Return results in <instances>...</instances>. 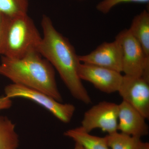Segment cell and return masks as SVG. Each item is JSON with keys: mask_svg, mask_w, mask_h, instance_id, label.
I'll list each match as a JSON object with an SVG mask.
<instances>
[{"mask_svg": "<svg viewBox=\"0 0 149 149\" xmlns=\"http://www.w3.org/2000/svg\"><path fill=\"white\" fill-rule=\"evenodd\" d=\"M29 0H0V13L9 17L27 14Z\"/></svg>", "mask_w": 149, "mask_h": 149, "instance_id": "obj_15", "label": "cell"}, {"mask_svg": "<svg viewBox=\"0 0 149 149\" xmlns=\"http://www.w3.org/2000/svg\"><path fill=\"white\" fill-rule=\"evenodd\" d=\"M136 149H149V143L142 142L141 140L138 143Z\"/></svg>", "mask_w": 149, "mask_h": 149, "instance_id": "obj_19", "label": "cell"}, {"mask_svg": "<svg viewBox=\"0 0 149 149\" xmlns=\"http://www.w3.org/2000/svg\"><path fill=\"white\" fill-rule=\"evenodd\" d=\"M124 101L149 118V80L143 77L125 75L118 92Z\"/></svg>", "mask_w": 149, "mask_h": 149, "instance_id": "obj_7", "label": "cell"}, {"mask_svg": "<svg viewBox=\"0 0 149 149\" xmlns=\"http://www.w3.org/2000/svg\"><path fill=\"white\" fill-rule=\"evenodd\" d=\"M4 91L9 98H23L39 104L63 123L71 121L75 111L72 104L62 103L48 94L22 85L12 83L6 86Z\"/></svg>", "mask_w": 149, "mask_h": 149, "instance_id": "obj_4", "label": "cell"}, {"mask_svg": "<svg viewBox=\"0 0 149 149\" xmlns=\"http://www.w3.org/2000/svg\"><path fill=\"white\" fill-rule=\"evenodd\" d=\"M9 17L0 13V55H2Z\"/></svg>", "mask_w": 149, "mask_h": 149, "instance_id": "obj_17", "label": "cell"}, {"mask_svg": "<svg viewBox=\"0 0 149 149\" xmlns=\"http://www.w3.org/2000/svg\"><path fill=\"white\" fill-rule=\"evenodd\" d=\"M74 149H85V148L82 145L78 143H75Z\"/></svg>", "mask_w": 149, "mask_h": 149, "instance_id": "obj_20", "label": "cell"}, {"mask_svg": "<svg viewBox=\"0 0 149 149\" xmlns=\"http://www.w3.org/2000/svg\"><path fill=\"white\" fill-rule=\"evenodd\" d=\"M64 135L82 145L85 149H111L105 137L93 136L80 127L66 130Z\"/></svg>", "mask_w": 149, "mask_h": 149, "instance_id": "obj_12", "label": "cell"}, {"mask_svg": "<svg viewBox=\"0 0 149 149\" xmlns=\"http://www.w3.org/2000/svg\"><path fill=\"white\" fill-rule=\"evenodd\" d=\"M146 118L124 101L118 104V131L133 137L141 138L149 133Z\"/></svg>", "mask_w": 149, "mask_h": 149, "instance_id": "obj_10", "label": "cell"}, {"mask_svg": "<svg viewBox=\"0 0 149 149\" xmlns=\"http://www.w3.org/2000/svg\"><path fill=\"white\" fill-rule=\"evenodd\" d=\"M127 2L149 3V0H103L97 5L96 8L102 13L107 14L116 6Z\"/></svg>", "mask_w": 149, "mask_h": 149, "instance_id": "obj_16", "label": "cell"}, {"mask_svg": "<svg viewBox=\"0 0 149 149\" xmlns=\"http://www.w3.org/2000/svg\"><path fill=\"white\" fill-rule=\"evenodd\" d=\"M118 113V104L100 102L85 112L80 127L88 133L96 128L108 134L117 132Z\"/></svg>", "mask_w": 149, "mask_h": 149, "instance_id": "obj_6", "label": "cell"}, {"mask_svg": "<svg viewBox=\"0 0 149 149\" xmlns=\"http://www.w3.org/2000/svg\"><path fill=\"white\" fill-rule=\"evenodd\" d=\"M12 105V102L11 99L6 96L0 97V111L3 110L8 109Z\"/></svg>", "mask_w": 149, "mask_h": 149, "instance_id": "obj_18", "label": "cell"}, {"mask_svg": "<svg viewBox=\"0 0 149 149\" xmlns=\"http://www.w3.org/2000/svg\"><path fill=\"white\" fill-rule=\"evenodd\" d=\"M0 74L8 78L14 84L41 91L58 101L62 102L54 67L37 50L30 51L19 58L2 56Z\"/></svg>", "mask_w": 149, "mask_h": 149, "instance_id": "obj_2", "label": "cell"}, {"mask_svg": "<svg viewBox=\"0 0 149 149\" xmlns=\"http://www.w3.org/2000/svg\"><path fill=\"white\" fill-rule=\"evenodd\" d=\"M107 143L111 149H136L141 139L115 132L106 136Z\"/></svg>", "mask_w": 149, "mask_h": 149, "instance_id": "obj_14", "label": "cell"}, {"mask_svg": "<svg viewBox=\"0 0 149 149\" xmlns=\"http://www.w3.org/2000/svg\"><path fill=\"white\" fill-rule=\"evenodd\" d=\"M43 37L37 50L57 70L72 97L87 104L92 103L78 74L80 62L74 47L54 27L51 19L44 15L41 21Z\"/></svg>", "mask_w": 149, "mask_h": 149, "instance_id": "obj_1", "label": "cell"}, {"mask_svg": "<svg viewBox=\"0 0 149 149\" xmlns=\"http://www.w3.org/2000/svg\"><path fill=\"white\" fill-rule=\"evenodd\" d=\"M116 38L122 49V72L125 75L143 77L149 80V58L129 29H123Z\"/></svg>", "mask_w": 149, "mask_h": 149, "instance_id": "obj_5", "label": "cell"}, {"mask_svg": "<svg viewBox=\"0 0 149 149\" xmlns=\"http://www.w3.org/2000/svg\"><path fill=\"white\" fill-rule=\"evenodd\" d=\"M19 144L15 125L6 116H0V149H17Z\"/></svg>", "mask_w": 149, "mask_h": 149, "instance_id": "obj_13", "label": "cell"}, {"mask_svg": "<svg viewBox=\"0 0 149 149\" xmlns=\"http://www.w3.org/2000/svg\"><path fill=\"white\" fill-rule=\"evenodd\" d=\"M78 74L81 80L92 83L100 91L107 94L118 92L122 82L120 72L102 67L80 63Z\"/></svg>", "mask_w": 149, "mask_h": 149, "instance_id": "obj_8", "label": "cell"}, {"mask_svg": "<svg viewBox=\"0 0 149 149\" xmlns=\"http://www.w3.org/2000/svg\"><path fill=\"white\" fill-rule=\"evenodd\" d=\"M42 37L32 19L27 14L10 18L2 56L22 57L37 50Z\"/></svg>", "mask_w": 149, "mask_h": 149, "instance_id": "obj_3", "label": "cell"}, {"mask_svg": "<svg viewBox=\"0 0 149 149\" xmlns=\"http://www.w3.org/2000/svg\"><path fill=\"white\" fill-rule=\"evenodd\" d=\"M78 58L83 63L122 72V49L120 42L116 38L111 42L102 43L88 54L78 56Z\"/></svg>", "mask_w": 149, "mask_h": 149, "instance_id": "obj_9", "label": "cell"}, {"mask_svg": "<svg viewBox=\"0 0 149 149\" xmlns=\"http://www.w3.org/2000/svg\"><path fill=\"white\" fill-rule=\"evenodd\" d=\"M131 35L141 45L147 57L149 58V13L144 10L136 15L129 29Z\"/></svg>", "mask_w": 149, "mask_h": 149, "instance_id": "obj_11", "label": "cell"}]
</instances>
